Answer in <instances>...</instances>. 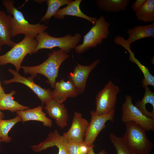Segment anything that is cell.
<instances>
[{
	"instance_id": "6da1fadb",
	"label": "cell",
	"mask_w": 154,
	"mask_h": 154,
	"mask_svg": "<svg viewBox=\"0 0 154 154\" xmlns=\"http://www.w3.org/2000/svg\"><path fill=\"white\" fill-rule=\"evenodd\" d=\"M69 56L60 49L54 50L49 53L47 59L41 64L34 66H21V68L25 74L33 76L38 74L44 75L47 79L46 82L54 88L60 66Z\"/></svg>"
},
{
	"instance_id": "7a4b0ae2",
	"label": "cell",
	"mask_w": 154,
	"mask_h": 154,
	"mask_svg": "<svg viewBox=\"0 0 154 154\" xmlns=\"http://www.w3.org/2000/svg\"><path fill=\"white\" fill-rule=\"evenodd\" d=\"M13 0H3L2 4L6 9L9 15L11 27V37L19 34L28 35L36 38L41 33L45 31L48 28L44 24L40 23L31 24L25 19L22 12L18 10L14 5Z\"/></svg>"
},
{
	"instance_id": "3957f363",
	"label": "cell",
	"mask_w": 154,
	"mask_h": 154,
	"mask_svg": "<svg viewBox=\"0 0 154 154\" xmlns=\"http://www.w3.org/2000/svg\"><path fill=\"white\" fill-rule=\"evenodd\" d=\"M124 123L126 130L122 137L133 154H149L153 145L147 137L145 130L133 121Z\"/></svg>"
},
{
	"instance_id": "277c9868",
	"label": "cell",
	"mask_w": 154,
	"mask_h": 154,
	"mask_svg": "<svg viewBox=\"0 0 154 154\" xmlns=\"http://www.w3.org/2000/svg\"><path fill=\"white\" fill-rule=\"evenodd\" d=\"M37 45L36 38L30 35H25L24 38L10 50L4 54L0 55V65L11 64L19 72L25 57L27 54H34Z\"/></svg>"
},
{
	"instance_id": "5b68a950",
	"label": "cell",
	"mask_w": 154,
	"mask_h": 154,
	"mask_svg": "<svg viewBox=\"0 0 154 154\" xmlns=\"http://www.w3.org/2000/svg\"><path fill=\"white\" fill-rule=\"evenodd\" d=\"M81 37L79 33L74 36L68 34L63 37H57L51 36L46 31L41 33L36 37L37 45L34 53L41 49L57 47L68 54L78 45Z\"/></svg>"
},
{
	"instance_id": "8992f818",
	"label": "cell",
	"mask_w": 154,
	"mask_h": 154,
	"mask_svg": "<svg viewBox=\"0 0 154 154\" xmlns=\"http://www.w3.org/2000/svg\"><path fill=\"white\" fill-rule=\"evenodd\" d=\"M110 24L103 15L101 16L89 31L84 36L82 44L77 45L74 49L79 54L85 52L90 48L96 47L103 40L108 38L110 34Z\"/></svg>"
},
{
	"instance_id": "52a82bcc",
	"label": "cell",
	"mask_w": 154,
	"mask_h": 154,
	"mask_svg": "<svg viewBox=\"0 0 154 154\" xmlns=\"http://www.w3.org/2000/svg\"><path fill=\"white\" fill-rule=\"evenodd\" d=\"M119 91V86L112 81H109L97 94L94 111L98 115L106 114L115 110L117 95Z\"/></svg>"
},
{
	"instance_id": "ba28073f",
	"label": "cell",
	"mask_w": 154,
	"mask_h": 154,
	"mask_svg": "<svg viewBox=\"0 0 154 154\" xmlns=\"http://www.w3.org/2000/svg\"><path fill=\"white\" fill-rule=\"evenodd\" d=\"M121 121L124 123L133 121L141 126L145 131L154 130V118H149L144 115L132 103V97L126 95L122 104Z\"/></svg>"
},
{
	"instance_id": "9c48e42d",
	"label": "cell",
	"mask_w": 154,
	"mask_h": 154,
	"mask_svg": "<svg viewBox=\"0 0 154 154\" xmlns=\"http://www.w3.org/2000/svg\"><path fill=\"white\" fill-rule=\"evenodd\" d=\"M91 119L86 130L84 141L91 146L96 140L99 133L105 128L108 121H114L115 110L104 114L98 115L94 110L90 112Z\"/></svg>"
},
{
	"instance_id": "30bf717a",
	"label": "cell",
	"mask_w": 154,
	"mask_h": 154,
	"mask_svg": "<svg viewBox=\"0 0 154 154\" xmlns=\"http://www.w3.org/2000/svg\"><path fill=\"white\" fill-rule=\"evenodd\" d=\"M8 71L14 76V77L11 79L4 80V83L5 84L17 82L25 85L36 94L40 100L42 105L52 98V92L49 89L43 88L34 82V76L26 78L21 76L16 71L12 69H9Z\"/></svg>"
},
{
	"instance_id": "8fae6325",
	"label": "cell",
	"mask_w": 154,
	"mask_h": 154,
	"mask_svg": "<svg viewBox=\"0 0 154 154\" xmlns=\"http://www.w3.org/2000/svg\"><path fill=\"white\" fill-rule=\"evenodd\" d=\"M100 62V60L97 59L88 65L76 63L77 65L75 66L73 72L70 73L69 80L73 83L79 94L84 92L90 74Z\"/></svg>"
},
{
	"instance_id": "7c38bea8",
	"label": "cell",
	"mask_w": 154,
	"mask_h": 154,
	"mask_svg": "<svg viewBox=\"0 0 154 154\" xmlns=\"http://www.w3.org/2000/svg\"><path fill=\"white\" fill-rule=\"evenodd\" d=\"M89 123L87 120L82 117L81 113L75 111L70 129L62 135L69 141H83Z\"/></svg>"
},
{
	"instance_id": "4fadbf2b",
	"label": "cell",
	"mask_w": 154,
	"mask_h": 154,
	"mask_svg": "<svg viewBox=\"0 0 154 154\" xmlns=\"http://www.w3.org/2000/svg\"><path fill=\"white\" fill-rule=\"evenodd\" d=\"M45 104L44 109L50 117L55 119L57 125L62 129L66 127L68 115L63 103L58 102L52 98Z\"/></svg>"
},
{
	"instance_id": "5bb4252c",
	"label": "cell",
	"mask_w": 154,
	"mask_h": 154,
	"mask_svg": "<svg viewBox=\"0 0 154 154\" xmlns=\"http://www.w3.org/2000/svg\"><path fill=\"white\" fill-rule=\"evenodd\" d=\"M54 89L52 91V98L60 103H63L69 98H74L79 95L72 82L62 79L56 82Z\"/></svg>"
},
{
	"instance_id": "9a60e30c",
	"label": "cell",
	"mask_w": 154,
	"mask_h": 154,
	"mask_svg": "<svg viewBox=\"0 0 154 154\" xmlns=\"http://www.w3.org/2000/svg\"><path fill=\"white\" fill-rule=\"evenodd\" d=\"M82 0L72 1L65 7L59 9L53 17L58 19H63L67 15L74 16L84 19L94 25L98 19L95 17H89L84 14L80 8V5Z\"/></svg>"
},
{
	"instance_id": "2e32d148",
	"label": "cell",
	"mask_w": 154,
	"mask_h": 154,
	"mask_svg": "<svg viewBox=\"0 0 154 154\" xmlns=\"http://www.w3.org/2000/svg\"><path fill=\"white\" fill-rule=\"evenodd\" d=\"M43 107L39 106L33 109L16 112L17 116L20 117L22 121L24 123L30 120L40 121L43 123L44 126L51 127L52 125V121L47 117L46 114L43 111Z\"/></svg>"
},
{
	"instance_id": "e0dca14e",
	"label": "cell",
	"mask_w": 154,
	"mask_h": 154,
	"mask_svg": "<svg viewBox=\"0 0 154 154\" xmlns=\"http://www.w3.org/2000/svg\"><path fill=\"white\" fill-rule=\"evenodd\" d=\"M41 147L44 150L56 146L58 149V154H69L68 148V140L55 130L48 134L47 138L41 143Z\"/></svg>"
},
{
	"instance_id": "ac0fdd59",
	"label": "cell",
	"mask_w": 154,
	"mask_h": 154,
	"mask_svg": "<svg viewBox=\"0 0 154 154\" xmlns=\"http://www.w3.org/2000/svg\"><path fill=\"white\" fill-rule=\"evenodd\" d=\"M129 37L126 42L129 45L139 39L148 38H154V22L145 25H138L127 30Z\"/></svg>"
},
{
	"instance_id": "d6986e66",
	"label": "cell",
	"mask_w": 154,
	"mask_h": 154,
	"mask_svg": "<svg viewBox=\"0 0 154 154\" xmlns=\"http://www.w3.org/2000/svg\"><path fill=\"white\" fill-rule=\"evenodd\" d=\"M11 31L9 15L0 10V46L5 45L13 47L16 44L11 38Z\"/></svg>"
},
{
	"instance_id": "ffe728a7",
	"label": "cell",
	"mask_w": 154,
	"mask_h": 154,
	"mask_svg": "<svg viewBox=\"0 0 154 154\" xmlns=\"http://www.w3.org/2000/svg\"><path fill=\"white\" fill-rule=\"evenodd\" d=\"M129 2V0H97L95 3L102 11L117 13L125 11Z\"/></svg>"
},
{
	"instance_id": "44dd1931",
	"label": "cell",
	"mask_w": 154,
	"mask_h": 154,
	"mask_svg": "<svg viewBox=\"0 0 154 154\" xmlns=\"http://www.w3.org/2000/svg\"><path fill=\"white\" fill-rule=\"evenodd\" d=\"M16 94V91L13 90L9 93H5L0 97V110H8L13 112L29 109V107L22 105L14 100L13 96Z\"/></svg>"
},
{
	"instance_id": "7402d4cb",
	"label": "cell",
	"mask_w": 154,
	"mask_h": 154,
	"mask_svg": "<svg viewBox=\"0 0 154 154\" xmlns=\"http://www.w3.org/2000/svg\"><path fill=\"white\" fill-rule=\"evenodd\" d=\"M137 20L144 23L154 22V0H146L135 12Z\"/></svg>"
},
{
	"instance_id": "603a6c76",
	"label": "cell",
	"mask_w": 154,
	"mask_h": 154,
	"mask_svg": "<svg viewBox=\"0 0 154 154\" xmlns=\"http://www.w3.org/2000/svg\"><path fill=\"white\" fill-rule=\"evenodd\" d=\"M144 88L145 93L142 99L137 101L135 106L146 117L154 118V113L148 111L146 108L147 104L154 106V93L150 90L148 86Z\"/></svg>"
},
{
	"instance_id": "cb8c5ba5",
	"label": "cell",
	"mask_w": 154,
	"mask_h": 154,
	"mask_svg": "<svg viewBox=\"0 0 154 154\" xmlns=\"http://www.w3.org/2000/svg\"><path fill=\"white\" fill-rule=\"evenodd\" d=\"M72 1V0H46L47 9L44 15L40 19V22L45 23L48 21L61 7L67 5Z\"/></svg>"
},
{
	"instance_id": "d4e9b609",
	"label": "cell",
	"mask_w": 154,
	"mask_h": 154,
	"mask_svg": "<svg viewBox=\"0 0 154 154\" xmlns=\"http://www.w3.org/2000/svg\"><path fill=\"white\" fill-rule=\"evenodd\" d=\"M129 60L135 63L142 72L144 78L142 79L141 82L142 87L144 88L151 85L154 86V77L150 73L147 68L141 63L135 56L134 53L131 51L129 53Z\"/></svg>"
},
{
	"instance_id": "484cf974",
	"label": "cell",
	"mask_w": 154,
	"mask_h": 154,
	"mask_svg": "<svg viewBox=\"0 0 154 154\" xmlns=\"http://www.w3.org/2000/svg\"><path fill=\"white\" fill-rule=\"evenodd\" d=\"M22 121L21 117L17 116L14 118L8 120L3 119L0 121V137L2 142L8 143L11 138L8 135V133L11 128L17 122Z\"/></svg>"
},
{
	"instance_id": "4316f807",
	"label": "cell",
	"mask_w": 154,
	"mask_h": 154,
	"mask_svg": "<svg viewBox=\"0 0 154 154\" xmlns=\"http://www.w3.org/2000/svg\"><path fill=\"white\" fill-rule=\"evenodd\" d=\"M110 142L115 147L117 154H133L122 137H118L113 133L110 134Z\"/></svg>"
},
{
	"instance_id": "83f0119b",
	"label": "cell",
	"mask_w": 154,
	"mask_h": 154,
	"mask_svg": "<svg viewBox=\"0 0 154 154\" xmlns=\"http://www.w3.org/2000/svg\"><path fill=\"white\" fill-rule=\"evenodd\" d=\"M92 146H88L84 141L73 142L68 140V148L69 154H87Z\"/></svg>"
},
{
	"instance_id": "f1b7e54d",
	"label": "cell",
	"mask_w": 154,
	"mask_h": 154,
	"mask_svg": "<svg viewBox=\"0 0 154 154\" xmlns=\"http://www.w3.org/2000/svg\"><path fill=\"white\" fill-rule=\"evenodd\" d=\"M146 0H136L131 5V8L135 12L146 1Z\"/></svg>"
},
{
	"instance_id": "f546056e",
	"label": "cell",
	"mask_w": 154,
	"mask_h": 154,
	"mask_svg": "<svg viewBox=\"0 0 154 154\" xmlns=\"http://www.w3.org/2000/svg\"><path fill=\"white\" fill-rule=\"evenodd\" d=\"M94 146L93 144L90 147L89 149L87 154H96L95 153L94 150ZM98 154H108L104 150H102Z\"/></svg>"
},
{
	"instance_id": "4dcf8cb0",
	"label": "cell",
	"mask_w": 154,
	"mask_h": 154,
	"mask_svg": "<svg viewBox=\"0 0 154 154\" xmlns=\"http://www.w3.org/2000/svg\"><path fill=\"white\" fill-rule=\"evenodd\" d=\"M5 94L3 88L2 87L0 82V97Z\"/></svg>"
},
{
	"instance_id": "1f68e13d",
	"label": "cell",
	"mask_w": 154,
	"mask_h": 154,
	"mask_svg": "<svg viewBox=\"0 0 154 154\" xmlns=\"http://www.w3.org/2000/svg\"><path fill=\"white\" fill-rule=\"evenodd\" d=\"M4 114L0 110V121L3 119H4Z\"/></svg>"
},
{
	"instance_id": "d6a6232c",
	"label": "cell",
	"mask_w": 154,
	"mask_h": 154,
	"mask_svg": "<svg viewBox=\"0 0 154 154\" xmlns=\"http://www.w3.org/2000/svg\"><path fill=\"white\" fill-rule=\"evenodd\" d=\"M35 2L37 3H40L44 2L46 1V0H34Z\"/></svg>"
},
{
	"instance_id": "836d02e7",
	"label": "cell",
	"mask_w": 154,
	"mask_h": 154,
	"mask_svg": "<svg viewBox=\"0 0 154 154\" xmlns=\"http://www.w3.org/2000/svg\"><path fill=\"white\" fill-rule=\"evenodd\" d=\"M1 142H2V139L0 137V144ZM1 148L0 146V151H1Z\"/></svg>"
},
{
	"instance_id": "e575fe53",
	"label": "cell",
	"mask_w": 154,
	"mask_h": 154,
	"mask_svg": "<svg viewBox=\"0 0 154 154\" xmlns=\"http://www.w3.org/2000/svg\"><path fill=\"white\" fill-rule=\"evenodd\" d=\"M1 46H0V51L1 50Z\"/></svg>"
}]
</instances>
